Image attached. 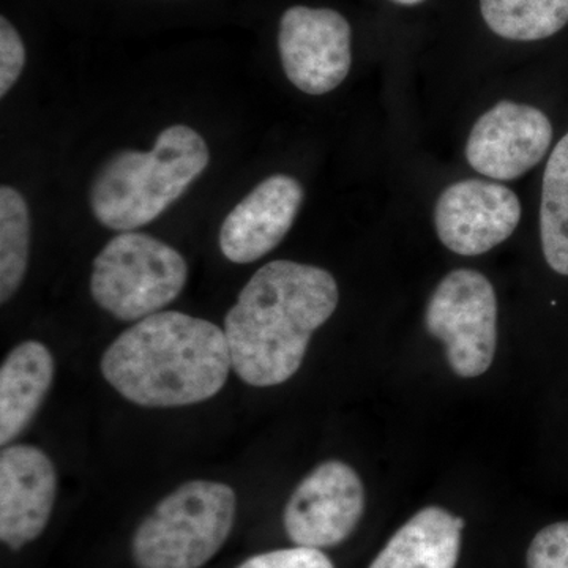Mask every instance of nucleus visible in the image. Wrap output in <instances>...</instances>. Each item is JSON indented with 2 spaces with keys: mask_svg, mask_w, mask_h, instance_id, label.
Wrapping results in <instances>:
<instances>
[{
  "mask_svg": "<svg viewBox=\"0 0 568 568\" xmlns=\"http://www.w3.org/2000/svg\"><path fill=\"white\" fill-rule=\"evenodd\" d=\"M336 305L338 284L331 272L293 261L263 265L224 317L234 372L253 387L286 383Z\"/></svg>",
  "mask_w": 568,
  "mask_h": 568,
  "instance_id": "nucleus-1",
  "label": "nucleus"
},
{
  "mask_svg": "<svg viewBox=\"0 0 568 568\" xmlns=\"http://www.w3.org/2000/svg\"><path fill=\"white\" fill-rule=\"evenodd\" d=\"M231 355L219 325L179 312L138 321L112 342L102 358L104 379L145 407H181L222 390Z\"/></svg>",
  "mask_w": 568,
  "mask_h": 568,
  "instance_id": "nucleus-2",
  "label": "nucleus"
},
{
  "mask_svg": "<svg viewBox=\"0 0 568 568\" xmlns=\"http://www.w3.org/2000/svg\"><path fill=\"white\" fill-rule=\"evenodd\" d=\"M211 162L196 130L171 125L152 151H122L100 168L91 189L93 216L112 231H134L159 219Z\"/></svg>",
  "mask_w": 568,
  "mask_h": 568,
  "instance_id": "nucleus-3",
  "label": "nucleus"
},
{
  "mask_svg": "<svg viewBox=\"0 0 568 568\" xmlns=\"http://www.w3.org/2000/svg\"><path fill=\"white\" fill-rule=\"evenodd\" d=\"M235 493L220 481L193 480L164 497L133 537L140 568H201L233 530Z\"/></svg>",
  "mask_w": 568,
  "mask_h": 568,
  "instance_id": "nucleus-4",
  "label": "nucleus"
},
{
  "mask_svg": "<svg viewBox=\"0 0 568 568\" xmlns=\"http://www.w3.org/2000/svg\"><path fill=\"white\" fill-rule=\"evenodd\" d=\"M189 267L178 250L149 234L115 235L93 261L91 294L118 320L141 321L174 302Z\"/></svg>",
  "mask_w": 568,
  "mask_h": 568,
  "instance_id": "nucleus-5",
  "label": "nucleus"
},
{
  "mask_svg": "<svg viewBox=\"0 0 568 568\" xmlns=\"http://www.w3.org/2000/svg\"><path fill=\"white\" fill-rule=\"evenodd\" d=\"M425 325L429 334L443 342L455 375L466 379L484 375L496 354L495 287L480 272H450L429 298Z\"/></svg>",
  "mask_w": 568,
  "mask_h": 568,
  "instance_id": "nucleus-6",
  "label": "nucleus"
},
{
  "mask_svg": "<svg viewBox=\"0 0 568 568\" xmlns=\"http://www.w3.org/2000/svg\"><path fill=\"white\" fill-rule=\"evenodd\" d=\"M364 510L361 477L346 463L331 459L295 488L284 508V529L297 547H336L354 532Z\"/></svg>",
  "mask_w": 568,
  "mask_h": 568,
  "instance_id": "nucleus-7",
  "label": "nucleus"
},
{
  "mask_svg": "<svg viewBox=\"0 0 568 568\" xmlns=\"http://www.w3.org/2000/svg\"><path fill=\"white\" fill-rule=\"evenodd\" d=\"M351 36L338 11L304 6L284 11L278 50L287 80L308 95L334 91L351 70Z\"/></svg>",
  "mask_w": 568,
  "mask_h": 568,
  "instance_id": "nucleus-8",
  "label": "nucleus"
},
{
  "mask_svg": "<svg viewBox=\"0 0 568 568\" xmlns=\"http://www.w3.org/2000/svg\"><path fill=\"white\" fill-rule=\"evenodd\" d=\"M521 220L517 194L500 183L467 179L447 186L435 209L436 233L450 252L478 256L506 242Z\"/></svg>",
  "mask_w": 568,
  "mask_h": 568,
  "instance_id": "nucleus-9",
  "label": "nucleus"
},
{
  "mask_svg": "<svg viewBox=\"0 0 568 568\" xmlns=\"http://www.w3.org/2000/svg\"><path fill=\"white\" fill-rule=\"evenodd\" d=\"M551 141V122L544 112L504 100L470 130L466 159L477 173L515 181L544 160Z\"/></svg>",
  "mask_w": 568,
  "mask_h": 568,
  "instance_id": "nucleus-10",
  "label": "nucleus"
},
{
  "mask_svg": "<svg viewBox=\"0 0 568 568\" xmlns=\"http://www.w3.org/2000/svg\"><path fill=\"white\" fill-rule=\"evenodd\" d=\"M304 201V186L284 174L271 175L246 194L220 230V250L235 264H250L286 237Z\"/></svg>",
  "mask_w": 568,
  "mask_h": 568,
  "instance_id": "nucleus-11",
  "label": "nucleus"
},
{
  "mask_svg": "<svg viewBox=\"0 0 568 568\" xmlns=\"http://www.w3.org/2000/svg\"><path fill=\"white\" fill-rule=\"evenodd\" d=\"M58 477L50 457L32 446H9L0 455V538L20 549L47 528Z\"/></svg>",
  "mask_w": 568,
  "mask_h": 568,
  "instance_id": "nucleus-12",
  "label": "nucleus"
},
{
  "mask_svg": "<svg viewBox=\"0 0 568 568\" xmlns=\"http://www.w3.org/2000/svg\"><path fill=\"white\" fill-rule=\"evenodd\" d=\"M465 519L426 507L406 521L368 568H455Z\"/></svg>",
  "mask_w": 568,
  "mask_h": 568,
  "instance_id": "nucleus-13",
  "label": "nucleus"
},
{
  "mask_svg": "<svg viewBox=\"0 0 568 568\" xmlns=\"http://www.w3.org/2000/svg\"><path fill=\"white\" fill-rule=\"evenodd\" d=\"M54 379V358L39 342L14 347L0 368V444L24 432Z\"/></svg>",
  "mask_w": 568,
  "mask_h": 568,
  "instance_id": "nucleus-14",
  "label": "nucleus"
},
{
  "mask_svg": "<svg viewBox=\"0 0 568 568\" xmlns=\"http://www.w3.org/2000/svg\"><path fill=\"white\" fill-rule=\"evenodd\" d=\"M540 235L549 267L568 276V133L556 145L545 170Z\"/></svg>",
  "mask_w": 568,
  "mask_h": 568,
  "instance_id": "nucleus-15",
  "label": "nucleus"
},
{
  "mask_svg": "<svg viewBox=\"0 0 568 568\" xmlns=\"http://www.w3.org/2000/svg\"><path fill=\"white\" fill-rule=\"evenodd\" d=\"M481 17L496 36L537 41L568 24V0H480Z\"/></svg>",
  "mask_w": 568,
  "mask_h": 568,
  "instance_id": "nucleus-16",
  "label": "nucleus"
},
{
  "mask_svg": "<svg viewBox=\"0 0 568 568\" xmlns=\"http://www.w3.org/2000/svg\"><path fill=\"white\" fill-rule=\"evenodd\" d=\"M31 215L24 196L11 186L0 189V301L7 304L17 291L29 264Z\"/></svg>",
  "mask_w": 568,
  "mask_h": 568,
  "instance_id": "nucleus-17",
  "label": "nucleus"
},
{
  "mask_svg": "<svg viewBox=\"0 0 568 568\" xmlns=\"http://www.w3.org/2000/svg\"><path fill=\"white\" fill-rule=\"evenodd\" d=\"M528 568H568V521L555 523L530 541Z\"/></svg>",
  "mask_w": 568,
  "mask_h": 568,
  "instance_id": "nucleus-18",
  "label": "nucleus"
},
{
  "mask_svg": "<svg viewBox=\"0 0 568 568\" xmlns=\"http://www.w3.org/2000/svg\"><path fill=\"white\" fill-rule=\"evenodd\" d=\"M26 48L20 33L6 17L0 18V97H6L20 80Z\"/></svg>",
  "mask_w": 568,
  "mask_h": 568,
  "instance_id": "nucleus-19",
  "label": "nucleus"
},
{
  "mask_svg": "<svg viewBox=\"0 0 568 568\" xmlns=\"http://www.w3.org/2000/svg\"><path fill=\"white\" fill-rule=\"evenodd\" d=\"M237 568H335L321 549L295 547L263 552Z\"/></svg>",
  "mask_w": 568,
  "mask_h": 568,
  "instance_id": "nucleus-20",
  "label": "nucleus"
},
{
  "mask_svg": "<svg viewBox=\"0 0 568 568\" xmlns=\"http://www.w3.org/2000/svg\"><path fill=\"white\" fill-rule=\"evenodd\" d=\"M392 2L399 3V6H418V3L424 2V0H392Z\"/></svg>",
  "mask_w": 568,
  "mask_h": 568,
  "instance_id": "nucleus-21",
  "label": "nucleus"
}]
</instances>
